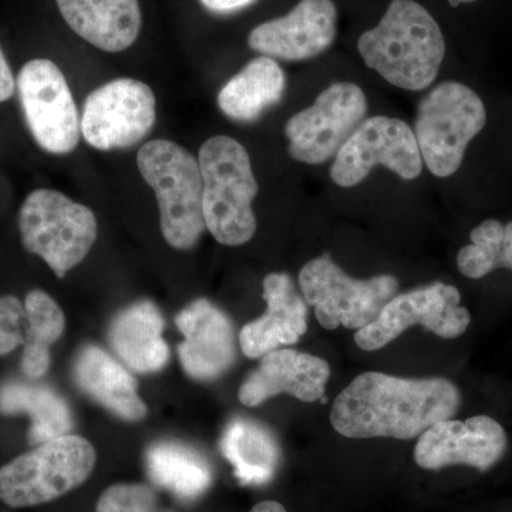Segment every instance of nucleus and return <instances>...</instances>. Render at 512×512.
Listing matches in <instances>:
<instances>
[{
  "mask_svg": "<svg viewBox=\"0 0 512 512\" xmlns=\"http://www.w3.org/2000/svg\"><path fill=\"white\" fill-rule=\"evenodd\" d=\"M93 444L64 434L0 467V501L12 508L50 503L86 483L96 467Z\"/></svg>",
  "mask_w": 512,
  "mask_h": 512,
  "instance_id": "5",
  "label": "nucleus"
},
{
  "mask_svg": "<svg viewBox=\"0 0 512 512\" xmlns=\"http://www.w3.org/2000/svg\"><path fill=\"white\" fill-rule=\"evenodd\" d=\"M73 377L82 392L120 419L140 421L147 416L137 380L99 346L87 345L77 353Z\"/></svg>",
  "mask_w": 512,
  "mask_h": 512,
  "instance_id": "20",
  "label": "nucleus"
},
{
  "mask_svg": "<svg viewBox=\"0 0 512 512\" xmlns=\"http://www.w3.org/2000/svg\"><path fill=\"white\" fill-rule=\"evenodd\" d=\"M262 289L268 305L266 312L239 332L242 353L251 359L279 346L293 345L308 330V303L296 292L291 276L266 275Z\"/></svg>",
  "mask_w": 512,
  "mask_h": 512,
  "instance_id": "18",
  "label": "nucleus"
},
{
  "mask_svg": "<svg viewBox=\"0 0 512 512\" xmlns=\"http://www.w3.org/2000/svg\"><path fill=\"white\" fill-rule=\"evenodd\" d=\"M474 2H477V0H448V3H450L453 8H458V6L468 5V3Z\"/></svg>",
  "mask_w": 512,
  "mask_h": 512,
  "instance_id": "33",
  "label": "nucleus"
},
{
  "mask_svg": "<svg viewBox=\"0 0 512 512\" xmlns=\"http://www.w3.org/2000/svg\"><path fill=\"white\" fill-rule=\"evenodd\" d=\"M366 114V96L357 84H332L311 107L299 111L286 123L289 154L299 163H326L345 146L366 120Z\"/></svg>",
  "mask_w": 512,
  "mask_h": 512,
  "instance_id": "9",
  "label": "nucleus"
},
{
  "mask_svg": "<svg viewBox=\"0 0 512 512\" xmlns=\"http://www.w3.org/2000/svg\"><path fill=\"white\" fill-rule=\"evenodd\" d=\"M164 318L150 301L131 303L109 326L113 352L137 373H156L167 366L170 349L163 338Z\"/></svg>",
  "mask_w": 512,
  "mask_h": 512,
  "instance_id": "21",
  "label": "nucleus"
},
{
  "mask_svg": "<svg viewBox=\"0 0 512 512\" xmlns=\"http://www.w3.org/2000/svg\"><path fill=\"white\" fill-rule=\"evenodd\" d=\"M507 450V434L488 416L443 420L433 424L417 441L414 460L424 470L470 466L480 471L494 467Z\"/></svg>",
  "mask_w": 512,
  "mask_h": 512,
  "instance_id": "14",
  "label": "nucleus"
},
{
  "mask_svg": "<svg viewBox=\"0 0 512 512\" xmlns=\"http://www.w3.org/2000/svg\"><path fill=\"white\" fill-rule=\"evenodd\" d=\"M205 9L217 15H229L254 5L256 0H200Z\"/></svg>",
  "mask_w": 512,
  "mask_h": 512,
  "instance_id": "30",
  "label": "nucleus"
},
{
  "mask_svg": "<svg viewBox=\"0 0 512 512\" xmlns=\"http://www.w3.org/2000/svg\"><path fill=\"white\" fill-rule=\"evenodd\" d=\"M26 329L20 369L29 379H40L50 367V346L55 345L66 328V318L59 303L35 289L25 299Z\"/></svg>",
  "mask_w": 512,
  "mask_h": 512,
  "instance_id": "26",
  "label": "nucleus"
},
{
  "mask_svg": "<svg viewBox=\"0 0 512 512\" xmlns=\"http://www.w3.org/2000/svg\"><path fill=\"white\" fill-rule=\"evenodd\" d=\"M471 244L458 252L457 266L471 279L484 278L498 268L512 271V221L481 222L470 234Z\"/></svg>",
  "mask_w": 512,
  "mask_h": 512,
  "instance_id": "27",
  "label": "nucleus"
},
{
  "mask_svg": "<svg viewBox=\"0 0 512 512\" xmlns=\"http://www.w3.org/2000/svg\"><path fill=\"white\" fill-rule=\"evenodd\" d=\"M251 512H286L284 505L279 504L278 501H262L252 508Z\"/></svg>",
  "mask_w": 512,
  "mask_h": 512,
  "instance_id": "32",
  "label": "nucleus"
},
{
  "mask_svg": "<svg viewBox=\"0 0 512 512\" xmlns=\"http://www.w3.org/2000/svg\"><path fill=\"white\" fill-rule=\"evenodd\" d=\"M147 473L158 487L191 503L211 487L214 474L207 458L180 441H158L147 448Z\"/></svg>",
  "mask_w": 512,
  "mask_h": 512,
  "instance_id": "23",
  "label": "nucleus"
},
{
  "mask_svg": "<svg viewBox=\"0 0 512 512\" xmlns=\"http://www.w3.org/2000/svg\"><path fill=\"white\" fill-rule=\"evenodd\" d=\"M138 170L160 207V225L168 245L194 248L204 234L200 163L183 146L168 140L148 141L138 151Z\"/></svg>",
  "mask_w": 512,
  "mask_h": 512,
  "instance_id": "4",
  "label": "nucleus"
},
{
  "mask_svg": "<svg viewBox=\"0 0 512 512\" xmlns=\"http://www.w3.org/2000/svg\"><path fill=\"white\" fill-rule=\"evenodd\" d=\"M221 450L242 484L268 483L281 460L275 437L261 424L247 419H235L228 424Z\"/></svg>",
  "mask_w": 512,
  "mask_h": 512,
  "instance_id": "25",
  "label": "nucleus"
},
{
  "mask_svg": "<svg viewBox=\"0 0 512 512\" xmlns=\"http://www.w3.org/2000/svg\"><path fill=\"white\" fill-rule=\"evenodd\" d=\"M330 367L326 360L296 350H272L239 387V402L259 406L278 396L289 394L303 403L318 402L325 396Z\"/></svg>",
  "mask_w": 512,
  "mask_h": 512,
  "instance_id": "17",
  "label": "nucleus"
},
{
  "mask_svg": "<svg viewBox=\"0 0 512 512\" xmlns=\"http://www.w3.org/2000/svg\"><path fill=\"white\" fill-rule=\"evenodd\" d=\"M96 512H160L153 488L144 484H116L97 501Z\"/></svg>",
  "mask_w": 512,
  "mask_h": 512,
  "instance_id": "28",
  "label": "nucleus"
},
{
  "mask_svg": "<svg viewBox=\"0 0 512 512\" xmlns=\"http://www.w3.org/2000/svg\"><path fill=\"white\" fill-rule=\"evenodd\" d=\"M26 329L25 305L16 296H0V356L9 355L25 343Z\"/></svg>",
  "mask_w": 512,
  "mask_h": 512,
  "instance_id": "29",
  "label": "nucleus"
},
{
  "mask_svg": "<svg viewBox=\"0 0 512 512\" xmlns=\"http://www.w3.org/2000/svg\"><path fill=\"white\" fill-rule=\"evenodd\" d=\"M370 69L399 89L420 92L436 80L446 40L429 10L414 0H392L376 28L357 42Z\"/></svg>",
  "mask_w": 512,
  "mask_h": 512,
  "instance_id": "2",
  "label": "nucleus"
},
{
  "mask_svg": "<svg viewBox=\"0 0 512 512\" xmlns=\"http://www.w3.org/2000/svg\"><path fill=\"white\" fill-rule=\"evenodd\" d=\"M198 163L205 227L222 245L247 244L256 232L252 202L259 191L247 150L234 138L211 137L201 147Z\"/></svg>",
  "mask_w": 512,
  "mask_h": 512,
  "instance_id": "3",
  "label": "nucleus"
},
{
  "mask_svg": "<svg viewBox=\"0 0 512 512\" xmlns=\"http://www.w3.org/2000/svg\"><path fill=\"white\" fill-rule=\"evenodd\" d=\"M299 286L323 328L335 330L342 325L359 330L372 323L383 306L396 296L399 281L393 275L352 278L328 255H323L303 266Z\"/></svg>",
  "mask_w": 512,
  "mask_h": 512,
  "instance_id": "8",
  "label": "nucleus"
},
{
  "mask_svg": "<svg viewBox=\"0 0 512 512\" xmlns=\"http://www.w3.org/2000/svg\"><path fill=\"white\" fill-rule=\"evenodd\" d=\"M16 87L26 123L39 147L52 154L72 153L82 127L73 94L57 64L30 60L20 70Z\"/></svg>",
  "mask_w": 512,
  "mask_h": 512,
  "instance_id": "12",
  "label": "nucleus"
},
{
  "mask_svg": "<svg viewBox=\"0 0 512 512\" xmlns=\"http://www.w3.org/2000/svg\"><path fill=\"white\" fill-rule=\"evenodd\" d=\"M487 111L478 94L457 82L441 83L417 107L414 136L423 164L439 178L457 173L468 144L483 131Z\"/></svg>",
  "mask_w": 512,
  "mask_h": 512,
  "instance_id": "6",
  "label": "nucleus"
},
{
  "mask_svg": "<svg viewBox=\"0 0 512 512\" xmlns=\"http://www.w3.org/2000/svg\"><path fill=\"white\" fill-rule=\"evenodd\" d=\"M175 323L184 335L178 356L188 376L211 382L231 369L237 359V336L220 308L197 299L178 313Z\"/></svg>",
  "mask_w": 512,
  "mask_h": 512,
  "instance_id": "16",
  "label": "nucleus"
},
{
  "mask_svg": "<svg viewBox=\"0 0 512 512\" xmlns=\"http://www.w3.org/2000/svg\"><path fill=\"white\" fill-rule=\"evenodd\" d=\"M157 119V101L146 83L117 79L94 90L84 103L83 137L101 151L140 143Z\"/></svg>",
  "mask_w": 512,
  "mask_h": 512,
  "instance_id": "13",
  "label": "nucleus"
},
{
  "mask_svg": "<svg viewBox=\"0 0 512 512\" xmlns=\"http://www.w3.org/2000/svg\"><path fill=\"white\" fill-rule=\"evenodd\" d=\"M15 89V77H13L12 70H10L5 53L0 49V103L9 100L13 93H15Z\"/></svg>",
  "mask_w": 512,
  "mask_h": 512,
  "instance_id": "31",
  "label": "nucleus"
},
{
  "mask_svg": "<svg viewBox=\"0 0 512 512\" xmlns=\"http://www.w3.org/2000/svg\"><path fill=\"white\" fill-rule=\"evenodd\" d=\"M460 302L458 289L441 282L396 295L372 323L357 330L356 345L366 352L382 349L414 325L440 338L456 339L471 322L470 312Z\"/></svg>",
  "mask_w": 512,
  "mask_h": 512,
  "instance_id": "11",
  "label": "nucleus"
},
{
  "mask_svg": "<svg viewBox=\"0 0 512 512\" xmlns=\"http://www.w3.org/2000/svg\"><path fill=\"white\" fill-rule=\"evenodd\" d=\"M460 404L456 384L443 377L403 379L367 372L336 397L330 423L349 439L410 440L451 419Z\"/></svg>",
  "mask_w": 512,
  "mask_h": 512,
  "instance_id": "1",
  "label": "nucleus"
},
{
  "mask_svg": "<svg viewBox=\"0 0 512 512\" xmlns=\"http://www.w3.org/2000/svg\"><path fill=\"white\" fill-rule=\"evenodd\" d=\"M377 165L406 181L419 177L423 158L409 124L386 116L363 121L336 154L330 177L339 187L352 188L365 181Z\"/></svg>",
  "mask_w": 512,
  "mask_h": 512,
  "instance_id": "10",
  "label": "nucleus"
},
{
  "mask_svg": "<svg viewBox=\"0 0 512 512\" xmlns=\"http://www.w3.org/2000/svg\"><path fill=\"white\" fill-rule=\"evenodd\" d=\"M19 231L26 251L42 258L57 278H64L96 242L97 220L90 208L43 188L23 201Z\"/></svg>",
  "mask_w": 512,
  "mask_h": 512,
  "instance_id": "7",
  "label": "nucleus"
},
{
  "mask_svg": "<svg viewBox=\"0 0 512 512\" xmlns=\"http://www.w3.org/2000/svg\"><path fill=\"white\" fill-rule=\"evenodd\" d=\"M286 77L275 59L259 56L232 77L218 94L222 113L235 121H254L284 97Z\"/></svg>",
  "mask_w": 512,
  "mask_h": 512,
  "instance_id": "22",
  "label": "nucleus"
},
{
  "mask_svg": "<svg viewBox=\"0 0 512 512\" xmlns=\"http://www.w3.org/2000/svg\"><path fill=\"white\" fill-rule=\"evenodd\" d=\"M0 413L30 416L29 441L42 444L72 431L69 404L60 394L42 384L8 382L0 386Z\"/></svg>",
  "mask_w": 512,
  "mask_h": 512,
  "instance_id": "24",
  "label": "nucleus"
},
{
  "mask_svg": "<svg viewBox=\"0 0 512 512\" xmlns=\"http://www.w3.org/2000/svg\"><path fill=\"white\" fill-rule=\"evenodd\" d=\"M64 22L82 39L103 52L128 49L140 35L138 0H56Z\"/></svg>",
  "mask_w": 512,
  "mask_h": 512,
  "instance_id": "19",
  "label": "nucleus"
},
{
  "mask_svg": "<svg viewBox=\"0 0 512 512\" xmlns=\"http://www.w3.org/2000/svg\"><path fill=\"white\" fill-rule=\"evenodd\" d=\"M336 33L338 9L333 0H301L288 15L256 26L248 43L262 56L301 62L326 52Z\"/></svg>",
  "mask_w": 512,
  "mask_h": 512,
  "instance_id": "15",
  "label": "nucleus"
}]
</instances>
